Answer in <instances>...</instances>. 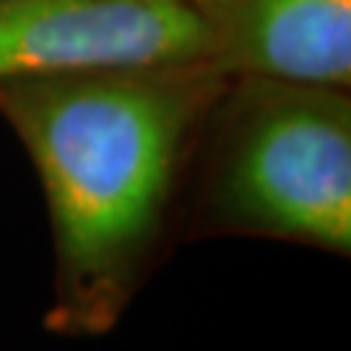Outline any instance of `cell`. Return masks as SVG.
<instances>
[{"label": "cell", "mask_w": 351, "mask_h": 351, "mask_svg": "<svg viewBox=\"0 0 351 351\" xmlns=\"http://www.w3.org/2000/svg\"><path fill=\"white\" fill-rule=\"evenodd\" d=\"M229 81L211 63L0 81V114L37 167L50 213V333H112L156 274L180 232L190 156Z\"/></svg>", "instance_id": "1"}, {"label": "cell", "mask_w": 351, "mask_h": 351, "mask_svg": "<svg viewBox=\"0 0 351 351\" xmlns=\"http://www.w3.org/2000/svg\"><path fill=\"white\" fill-rule=\"evenodd\" d=\"M180 234L351 252L346 88L232 78L190 156Z\"/></svg>", "instance_id": "2"}, {"label": "cell", "mask_w": 351, "mask_h": 351, "mask_svg": "<svg viewBox=\"0 0 351 351\" xmlns=\"http://www.w3.org/2000/svg\"><path fill=\"white\" fill-rule=\"evenodd\" d=\"M198 0H0V81L208 63Z\"/></svg>", "instance_id": "3"}, {"label": "cell", "mask_w": 351, "mask_h": 351, "mask_svg": "<svg viewBox=\"0 0 351 351\" xmlns=\"http://www.w3.org/2000/svg\"><path fill=\"white\" fill-rule=\"evenodd\" d=\"M229 78L349 88L351 0H198Z\"/></svg>", "instance_id": "4"}]
</instances>
